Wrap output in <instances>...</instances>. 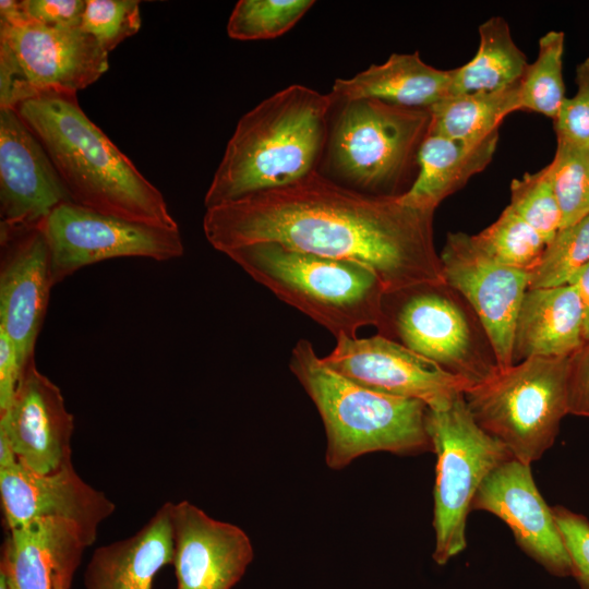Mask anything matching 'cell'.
Segmentation results:
<instances>
[{
    "mask_svg": "<svg viewBox=\"0 0 589 589\" xmlns=\"http://www.w3.org/2000/svg\"><path fill=\"white\" fill-rule=\"evenodd\" d=\"M452 70L425 63L418 51L393 53L350 79L335 81L333 104L373 98L410 108L429 109L449 93Z\"/></svg>",
    "mask_w": 589,
    "mask_h": 589,
    "instance_id": "603a6c76",
    "label": "cell"
},
{
    "mask_svg": "<svg viewBox=\"0 0 589 589\" xmlns=\"http://www.w3.org/2000/svg\"><path fill=\"white\" fill-rule=\"evenodd\" d=\"M73 431L74 418L60 388L37 370L32 359L10 406L0 413V432L21 465L47 474L71 461Z\"/></svg>",
    "mask_w": 589,
    "mask_h": 589,
    "instance_id": "e0dca14e",
    "label": "cell"
},
{
    "mask_svg": "<svg viewBox=\"0 0 589 589\" xmlns=\"http://www.w3.org/2000/svg\"><path fill=\"white\" fill-rule=\"evenodd\" d=\"M577 290L582 311V333L585 341L589 340V263L579 269L569 281Z\"/></svg>",
    "mask_w": 589,
    "mask_h": 589,
    "instance_id": "f35d334b",
    "label": "cell"
},
{
    "mask_svg": "<svg viewBox=\"0 0 589 589\" xmlns=\"http://www.w3.org/2000/svg\"><path fill=\"white\" fill-rule=\"evenodd\" d=\"M41 223L0 224V329L15 345L24 368L34 359L53 287Z\"/></svg>",
    "mask_w": 589,
    "mask_h": 589,
    "instance_id": "5bb4252c",
    "label": "cell"
},
{
    "mask_svg": "<svg viewBox=\"0 0 589 589\" xmlns=\"http://www.w3.org/2000/svg\"><path fill=\"white\" fill-rule=\"evenodd\" d=\"M440 261L445 283L467 300L481 321L500 369L513 365L515 325L528 290V273L493 261L472 236L461 231L447 235Z\"/></svg>",
    "mask_w": 589,
    "mask_h": 589,
    "instance_id": "4fadbf2b",
    "label": "cell"
},
{
    "mask_svg": "<svg viewBox=\"0 0 589 589\" xmlns=\"http://www.w3.org/2000/svg\"><path fill=\"white\" fill-rule=\"evenodd\" d=\"M278 299L329 330L357 337L362 326L380 327L386 289L370 267L351 261L261 242L226 253Z\"/></svg>",
    "mask_w": 589,
    "mask_h": 589,
    "instance_id": "5b68a950",
    "label": "cell"
},
{
    "mask_svg": "<svg viewBox=\"0 0 589 589\" xmlns=\"http://www.w3.org/2000/svg\"><path fill=\"white\" fill-rule=\"evenodd\" d=\"M569 357H531L472 385L465 400L476 422L527 465L553 445L567 410Z\"/></svg>",
    "mask_w": 589,
    "mask_h": 589,
    "instance_id": "52a82bcc",
    "label": "cell"
},
{
    "mask_svg": "<svg viewBox=\"0 0 589 589\" xmlns=\"http://www.w3.org/2000/svg\"><path fill=\"white\" fill-rule=\"evenodd\" d=\"M377 330L471 386L500 370L493 345L478 315L445 281L386 292Z\"/></svg>",
    "mask_w": 589,
    "mask_h": 589,
    "instance_id": "ba28073f",
    "label": "cell"
},
{
    "mask_svg": "<svg viewBox=\"0 0 589 589\" xmlns=\"http://www.w3.org/2000/svg\"><path fill=\"white\" fill-rule=\"evenodd\" d=\"M528 67L506 20L492 16L479 26V46L473 58L452 70L448 96L491 92L520 82Z\"/></svg>",
    "mask_w": 589,
    "mask_h": 589,
    "instance_id": "d4e9b609",
    "label": "cell"
},
{
    "mask_svg": "<svg viewBox=\"0 0 589 589\" xmlns=\"http://www.w3.org/2000/svg\"><path fill=\"white\" fill-rule=\"evenodd\" d=\"M565 34L545 33L538 43V55L519 84V110L541 113L555 120L566 98L563 80Z\"/></svg>",
    "mask_w": 589,
    "mask_h": 589,
    "instance_id": "4316f807",
    "label": "cell"
},
{
    "mask_svg": "<svg viewBox=\"0 0 589 589\" xmlns=\"http://www.w3.org/2000/svg\"><path fill=\"white\" fill-rule=\"evenodd\" d=\"M44 146L72 203L123 219L179 228L161 192L80 107L48 91L15 108Z\"/></svg>",
    "mask_w": 589,
    "mask_h": 589,
    "instance_id": "7a4b0ae2",
    "label": "cell"
},
{
    "mask_svg": "<svg viewBox=\"0 0 589 589\" xmlns=\"http://www.w3.org/2000/svg\"><path fill=\"white\" fill-rule=\"evenodd\" d=\"M584 344L581 304L573 285L525 292L515 325L514 364L531 357H570Z\"/></svg>",
    "mask_w": 589,
    "mask_h": 589,
    "instance_id": "7402d4cb",
    "label": "cell"
},
{
    "mask_svg": "<svg viewBox=\"0 0 589 589\" xmlns=\"http://www.w3.org/2000/svg\"><path fill=\"white\" fill-rule=\"evenodd\" d=\"M314 4L312 0H240L227 24L230 38L256 40L278 37Z\"/></svg>",
    "mask_w": 589,
    "mask_h": 589,
    "instance_id": "f546056e",
    "label": "cell"
},
{
    "mask_svg": "<svg viewBox=\"0 0 589 589\" xmlns=\"http://www.w3.org/2000/svg\"><path fill=\"white\" fill-rule=\"evenodd\" d=\"M561 209V228L589 215V147L556 139V149L546 166Z\"/></svg>",
    "mask_w": 589,
    "mask_h": 589,
    "instance_id": "f1b7e54d",
    "label": "cell"
},
{
    "mask_svg": "<svg viewBox=\"0 0 589 589\" xmlns=\"http://www.w3.org/2000/svg\"><path fill=\"white\" fill-rule=\"evenodd\" d=\"M177 589H231L253 558L247 533L189 501L172 503Z\"/></svg>",
    "mask_w": 589,
    "mask_h": 589,
    "instance_id": "d6986e66",
    "label": "cell"
},
{
    "mask_svg": "<svg viewBox=\"0 0 589 589\" xmlns=\"http://www.w3.org/2000/svg\"><path fill=\"white\" fill-rule=\"evenodd\" d=\"M92 544L69 520L38 518L10 529L0 566L14 589H70L83 553Z\"/></svg>",
    "mask_w": 589,
    "mask_h": 589,
    "instance_id": "ffe728a7",
    "label": "cell"
},
{
    "mask_svg": "<svg viewBox=\"0 0 589 589\" xmlns=\"http://www.w3.org/2000/svg\"><path fill=\"white\" fill-rule=\"evenodd\" d=\"M426 430L435 453L433 560L445 565L466 548V522L483 480L514 458L473 419L464 395L444 410L428 409Z\"/></svg>",
    "mask_w": 589,
    "mask_h": 589,
    "instance_id": "9c48e42d",
    "label": "cell"
},
{
    "mask_svg": "<svg viewBox=\"0 0 589 589\" xmlns=\"http://www.w3.org/2000/svg\"><path fill=\"white\" fill-rule=\"evenodd\" d=\"M140 1L86 0L82 29L110 52L141 28Z\"/></svg>",
    "mask_w": 589,
    "mask_h": 589,
    "instance_id": "d6a6232c",
    "label": "cell"
},
{
    "mask_svg": "<svg viewBox=\"0 0 589 589\" xmlns=\"http://www.w3.org/2000/svg\"><path fill=\"white\" fill-rule=\"evenodd\" d=\"M108 68L109 52L82 27L0 24V109L48 91L76 94Z\"/></svg>",
    "mask_w": 589,
    "mask_h": 589,
    "instance_id": "30bf717a",
    "label": "cell"
},
{
    "mask_svg": "<svg viewBox=\"0 0 589 589\" xmlns=\"http://www.w3.org/2000/svg\"><path fill=\"white\" fill-rule=\"evenodd\" d=\"M0 496L9 529L38 518H61L79 526L92 543L99 525L116 509L104 492L77 474L72 461L47 474L19 461L0 469Z\"/></svg>",
    "mask_w": 589,
    "mask_h": 589,
    "instance_id": "2e32d148",
    "label": "cell"
},
{
    "mask_svg": "<svg viewBox=\"0 0 589 589\" xmlns=\"http://www.w3.org/2000/svg\"><path fill=\"white\" fill-rule=\"evenodd\" d=\"M510 208L546 242L561 229L562 214L548 167L527 172L510 183Z\"/></svg>",
    "mask_w": 589,
    "mask_h": 589,
    "instance_id": "1f68e13d",
    "label": "cell"
},
{
    "mask_svg": "<svg viewBox=\"0 0 589 589\" xmlns=\"http://www.w3.org/2000/svg\"><path fill=\"white\" fill-rule=\"evenodd\" d=\"M588 263L589 215L556 232L546 244L540 263L528 274V289L568 285Z\"/></svg>",
    "mask_w": 589,
    "mask_h": 589,
    "instance_id": "4dcf8cb0",
    "label": "cell"
},
{
    "mask_svg": "<svg viewBox=\"0 0 589 589\" xmlns=\"http://www.w3.org/2000/svg\"><path fill=\"white\" fill-rule=\"evenodd\" d=\"M567 410L568 414L589 418V340L569 357Z\"/></svg>",
    "mask_w": 589,
    "mask_h": 589,
    "instance_id": "8d00e7d4",
    "label": "cell"
},
{
    "mask_svg": "<svg viewBox=\"0 0 589 589\" xmlns=\"http://www.w3.org/2000/svg\"><path fill=\"white\" fill-rule=\"evenodd\" d=\"M24 369L15 345L0 329V413L4 412L10 406Z\"/></svg>",
    "mask_w": 589,
    "mask_h": 589,
    "instance_id": "74e56055",
    "label": "cell"
},
{
    "mask_svg": "<svg viewBox=\"0 0 589 589\" xmlns=\"http://www.w3.org/2000/svg\"><path fill=\"white\" fill-rule=\"evenodd\" d=\"M577 91L566 97L554 120L556 139L589 147V58L576 67Z\"/></svg>",
    "mask_w": 589,
    "mask_h": 589,
    "instance_id": "836d02e7",
    "label": "cell"
},
{
    "mask_svg": "<svg viewBox=\"0 0 589 589\" xmlns=\"http://www.w3.org/2000/svg\"><path fill=\"white\" fill-rule=\"evenodd\" d=\"M289 368L324 423L325 460L339 470L368 453L432 450L424 402L385 394L330 369L308 339L293 346Z\"/></svg>",
    "mask_w": 589,
    "mask_h": 589,
    "instance_id": "277c9868",
    "label": "cell"
},
{
    "mask_svg": "<svg viewBox=\"0 0 589 589\" xmlns=\"http://www.w3.org/2000/svg\"><path fill=\"white\" fill-rule=\"evenodd\" d=\"M471 509L501 518L520 549L557 577L572 576V564L552 507L533 480L530 465L510 458L497 466L480 484Z\"/></svg>",
    "mask_w": 589,
    "mask_h": 589,
    "instance_id": "9a60e30c",
    "label": "cell"
},
{
    "mask_svg": "<svg viewBox=\"0 0 589 589\" xmlns=\"http://www.w3.org/2000/svg\"><path fill=\"white\" fill-rule=\"evenodd\" d=\"M71 202L41 143L15 109H0V217L5 225H37Z\"/></svg>",
    "mask_w": 589,
    "mask_h": 589,
    "instance_id": "ac0fdd59",
    "label": "cell"
},
{
    "mask_svg": "<svg viewBox=\"0 0 589 589\" xmlns=\"http://www.w3.org/2000/svg\"><path fill=\"white\" fill-rule=\"evenodd\" d=\"M472 239L493 261L528 274L540 263L546 247L544 239L509 205Z\"/></svg>",
    "mask_w": 589,
    "mask_h": 589,
    "instance_id": "83f0119b",
    "label": "cell"
},
{
    "mask_svg": "<svg viewBox=\"0 0 589 589\" xmlns=\"http://www.w3.org/2000/svg\"><path fill=\"white\" fill-rule=\"evenodd\" d=\"M324 167L329 179L377 196H400L418 171V154L431 122L429 109L373 98L335 104Z\"/></svg>",
    "mask_w": 589,
    "mask_h": 589,
    "instance_id": "8992f818",
    "label": "cell"
},
{
    "mask_svg": "<svg viewBox=\"0 0 589 589\" xmlns=\"http://www.w3.org/2000/svg\"><path fill=\"white\" fill-rule=\"evenodd\" d=\"M41 226L49 245L53 286L97 262L118 257L169 261L184 252L179 228L136 223L72 202L57 206Z\"/></svg>",
    "mask_w": 589,
    "mask_h": 589,
    "instance_id": "8fae6325",
    "label": "cell"
},
{
    "mask_svg": "<svg viewBox=\"0 0 589 589\" xmlns=\"http://www.w3.org/2000/svg\"><path fill=\"white\" fill-rule=\"evenodd\" d=\"M434 212L400 196H377L342 185L320 171L273 190L208 208L203 230L223 253L261 242L373 269L386 292L443 283L433 240Z\"/></svg>",
    "mask_w": 589,
    "mask_h": 589,
    "instance_id": "6da1fadb",
    "label": "cell"
},
{
    "mask_svg": "<svg viewBox=\"0 0 589 589\" xmlns=\"http://www.w3.org/2000/svg\"><path fill=\"white\" fill-rule=\"evenodd\" d=\"M333 106L329 94L294 84L243 115L205 194L206 209L318 171Z\"/></svg>",
    "mask_w": 589,
    "mask_h": 589,
    "instance_id": "3957f363",
    "label": "cell"
},
{
    "mask_svg": "<svg viewBox=\"0 0 589 589\" xmlns=\"http://www.w3.org/2000/svg\"><path fill=\"white\" fill-rule=\"evenodd\" d=\"M519 83L491 92L446 96L429 108L430 134L476 142L498 131L509 113L519 110Z\"/></svg>",
    "mask_w": 589,
    "mask_h": 589,
    "instance_id": "484cf974",
    "label": "cell"
},
{
    "mask_svg": "<svg viewBox=\"0 0 589 589\" xmlns=\"http://www.w3.org/2000/svg\"><path fill=\"white\" fill-rule=\"evenodd\" d=\"M173 552L172 502H167L136 533L93 552L85 589H153L158 572L172 564Z\"/></svg>",
    "mask_w": 589,
    "mask_h": 589,
    "instance_id": "44dd1931",
    "label": "cell"
},
{
    "mask_svg": "<svg viewBox=\"0 0 589 589\" xmlns=\"http://www.w3.org/2000/svg\"><path fill=\"white\" fill-rule=\"evenodd\" d=\"M323 361L341 375L372 389L417 399L432 410L448 408L471 384L430 359L381 334L339 336Z\"/></svg>",
    "mask_w": 589,
    "mask_h": 589,
    "instance_id": "7c38bea8",
    "label": "cell"
},
{
    "mask_svg": "<svg viewBox=\"0 0 589 589\" xmlns=\"http://www.w3.org/2000/svg\"><path fill=\"white\" fill-rule=\"evenodd\" d=\"M29 20L50 26L81 27L86 0H23Z\"/></svg>",
    "mask_w": 589,
    "mask_h": 589,
    "instance_id": "d590c367",
    "label": "cell"
},
{
    "mask_svg": "<svg viewBox=\"0 0 589 589\" xmlns=\"http://www.w3.org/2000/svg\"><path fill=\"white\" fill-rule=\"evenodd\" d=\"M498 131L476 141H460L428 133L418 154V171L400 195L406 204L435 212L448 195L462 188L492 160Z\"/></svg>",
    "mask_w": 589,
    "mask_h": 589,
    "instance_id": "cb8c5ba5",
    "label": "cell"
},
{
    "mask_svg": "<svg viewBox=\"0 0 589 589\" xmlns=\"http://www.w3.org/2000/svg\"><path fill=\"white\" fill-rule=\"evenodd\" d=\"M552 510L570 560L572 576L581 589H589V520L561 505Z\"/></svg>",
    "mask_w": 589,
    "mask_h": 589,
    "instance_id": "e575fe53",
    "label": "cell"
}]
</instances>
